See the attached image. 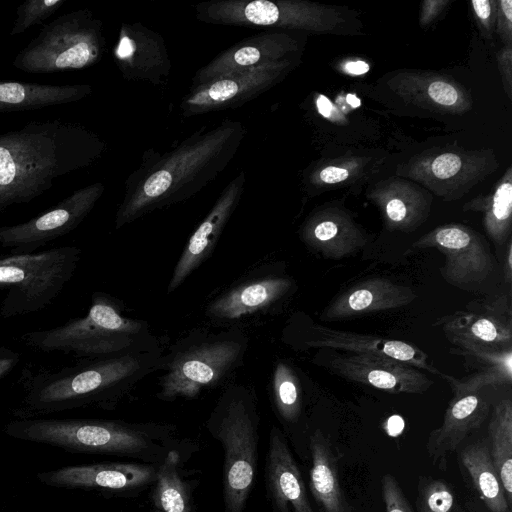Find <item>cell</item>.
I'll return each instance as SVG.
<instances>
[{"label": "cell", "instance_id": "6da1fadb", "mask_svg": "<svg viewBox=\"0 0 512 512\" xmlns=\"http://www.w3.org/2000/svg\"><path fill=\"white\" fill-rule=\"evenodd\" d=\"M246 136L240 121L224 119L197 132L165 153L146 151L125 181L115 228L190 199L229 165Z\"/></svg>", "mask_w": 512, "mask_h": 512}, {"label": "cell", "instance_id": "7a4b0ae2", "mask_svg": "<svg viewBox=\"0 0 512 512\" xmlns=\"http://www.w3.org/2000/svg\"><path fill=\"white\" fill-rule=\"evenodd\" d=\"M105 150L92 130L60 119L0 133V212L33 201L56 179L95 163Z\"/></svg>", "mask_w": 512, "mask_h": 512}, {"label": "cell", "instance_id": "3957f363", "mask_svg": "<svg viewBox=\"0 0 512 512\" xmlns=\"http://www.w3.org/2000/svg\"><path fill=\"white\" fill-rule=\"evenodd\" d=\"M158 346L84 359L59 370H41L24 380L15 419L87 407L110 408L137 382L159 369Z\"/></svg>", "mask_w": 512, "mask_h": 512}, {"label": "cell", "instance_id": "277c9868", "mask_svg": "<svg viewBox=\"0 0 512 512\" xmlns=\"http://www.w3.org/2000/svg\"><path fill=\"white\" fill-rule=\"evenodd\" d=\"M12 438L50 445L70 453L108 454L159 465L172 446V426L101 419H13L4 428Z\"/></svg>", "mask_w": 512, "mask_h": 512}, {"label": "cell", "instance_id": "5b68a950", "mask_svg": "<svg viewBox=\"0 0 512 512\" xmlns=\"http://www.w3.org/2000/svg\"><path fill=\"white\" fill-rule=\"evenodd\" d=\"M22 339L40 351L69 353L84 359L157 346L150 340L147 323L122 315L116 301L104 293H94L85 316L54 328L28 332Z\"/></svg>", "mask_w": 512, "mask_h": 512}, {"label": "cell", "instance_id": "8992f818", "mask_svg": "<svg viewBox=\"0 0 512 512\" xmlns=\"http://www.w3.org/2000/svg\"><path fill=\"white\" fill-rule=\"evenodd\" d=\"M255 396L244 387L228 388L212 410L206 427L224 451L225 512H243L258 462L260 416Z\"/></svg>", "mask_w": 512, "mask_h": 512}, {"label": "cell", "instance_id": "52a82bcc", "mask_svg": "<svg viewBox=\"0 0 512 512\" xmlns=\"http://www.w3.org/2000/svg\"><path fill=\"white\" fill-rule=\"evenodd\" d=\"M246 349L247 338L240 330L192 332L162 355L158 398H195L236 369Z\"/></svg>", "mask_w": 512, "mask_h": 512}, {"label": "cell", "instance_id": "ba28073f", "mask_svg": "<svg viewBox=\"0 0 512 512\" xmlns=\"http://www.w3.org/2000/svg\"><path fill=\"white\" fill-rule=\"evenodd\" d=\"M80 256L76 246L0 255L1 316H24L50 305L73 277Z\"/></svg>", "mask_w": 512, "mask_h": 512}, {"label": "cell", "instance_id": "9c48e42d", "mask_svg": "<svg viewBox=\"0 0 512 512\" xmlns=\"http://www.w3.org/2000/svg\"><path fill=\"white\" fill-rule=\"evenodd\" d=\"M105 45L102 21L89 9H78L42 24L12 65L34 74L81 70L102 59Z\"/></svg>", "mask_w": 512, "mask_h": 512}, {"label": "cell", "instance_id": "30bf717a", "mask_svg": "<svg viewBox=\"0 0 512 512\" xmlns=\"http://www.w3.org/2000/svg\"><path fill=\"white\" fill-rule=\"evenodd\" d=\"M200 22L216 25L337 33L345 17L336 6L305 0H210L195 6Z\"/></svg>", "mask_w": 512, "mask_h": 512}, {"label": "cell", "instance_id": "8fae6325", "mask_svg": "<svg viewBox=\"0 0 512 512\" xmlns=\"http://www.w3.org/2000/svg\"><path fill=\"white\" fill-rule=\"evenodd\" d=\"M499 168L492 149L430 150L413 156L396 175L415 182L444 201L464 197Z\"/></svg>", "mask_w": 512, "mask_h": 512}, {"label": "cell", "instance_id": "7c38bea8", "mask_svg": "<svg viewBox=\"0 0 512 512\" xmlns=\"http://www.w3.org/2000/svg\"><path fill=\"white\" fill-rule=\"evenodd\" d=\"M297 63L296 58L284 59L190 87L180 102L181 114L192 117L240 107L281 82Z\"/></svg>", "mask_w": 512, "mask_h": 512}, {"label": "cell", "instance_id": "4fadbf2b", "mask_svg": "<svg viewBox=\"0 0 512 512\" xmlns=\"http://www.w3.org/2000/svg\"><path fill=\"white\" fill-rule=\"evenodd\" d=\"M413 247L436 248L445 261L440 272L450 285L473 290L493 271V259L484 238L463 224H445L436 227L413 243Z\"/></svg>", "mask_w": 512, "mask_h": 512}, {"label": "cell", "instance_id": "5bb4252c", "mask_svg": "<svg viewBox=\"0 0 512 512\" xmlns=\"http://www.w3.org/2000/svg\"><path fill=\"white\" fill-rule=\"evenodd\" d=\"M105 186L95 182L80 188L50 210L30 220L0 227V246L13 254L34 253L76 229L101 198Z\"/></svg>", "mask_w": 512, "mask_h": 512}, {"label": "cell", "instance_id": "9a60e30c", "mask_svg": "<svg viewBox=\"0 0 512 512\" xmlns=\"http://www.w3.org/2000/svg\"><path fill=\"white\" fill-rule=\"evenodd\" d=\"M324 365L332 373L351 382L393 394H422L433 381L409 364L372 354L329 353Z\"/></svg>", "mask_w": 512, "mask_h": 512}, {"label": "cell", "instance_id": "2e32d148", "mask_svg": "<svg viewBox=\"0 0 512 512\" xmlns=\"http://www.w3.org/2000/svg\"><path fill=\"white\" fill-rule=\"evenodd\" d=\"M157 465L137 462H100L70 465L37 473L46 486L64 489L126 492L155 482Z\"/></svg>", "mask_w": 512, "mask_h": 512}, {"label": "cell", "instance_id": "e0dca14e", "mask_svg": "<svg viewBox=\"0 0 512 512\" xmlns=\"http://www.w3.org/2000/svg\"><path fill=\"white\" fill-rule=\"evenodd\" d=\"M300 49V41L284 31L271 30L246 37L198 69L191 79V87L234 72L295 58Z\"/></svg>", "mask_w": 512, "mask_h": 512}, {"label": "cell", "instance_id": "ac0fdd59", "mask_svg": "<svg viewBox=\"0 0 512 512\" xmlns=\"http://www.w3.org/2000/svg\"><path fill=\"white\" fill-rule=\"evenodd\" d=\"M113 56L122 77L163 85L172 69L164 38L141 23H123Z\"/></svg>", "mask_w": 512, "mask_h": 512}, {"label": "cell", "instance_id": "d6986e66", "mask_svg": "<svg viewBox=\"0 0 512 512\" xmlns=\"http://www.w3.org/2000/svg\"><path fill=\"white\" fill-rule=\"evenodd\" d=\"M244 170L224 187L213 207L189 238L173 270L168 293L174 292L212 253L244 193Z\"/></svg>", "mask_w": 512, "mask_h": 512}, {"label": "cell", "instance_id": "ffe728a7", "mask_svg": "<svg viewBox=\"0 0 512 512\" xmlns=\"http://www.w3.org/2000/svg\"><path fill=\"white\" fill-rule=\"evenodd\" d=\"M406 103L440 114H464L472 108L465 87L450 76L433 71L401 70L388 81Z\"/></svg>", "mask_w": 512, "mask_h": 512}, {"label": "cell", "instance_id": "44dd1931", "mask_svg": "<svg viewBox=\"0 0 512 512\" xmlns=\"http://www.w3.org/2000/svg\"><path fill=\"white\" fill-rule=\"evenodd\" d=\"M304 344L308 348H329L388 357L438 376L441 373L420 348L397 339L337 330L311 323Z\"/></svg>", "mask_w": 512, "mask_h": 512}, {"label": "cell", "instance_id": "7402d4cb", "mask_svg": "<svg viewBox=\"0 0 512 512\" xmlns=\"http://www.w3.org/2000/svg\"><path fill=\"white\" fill-rule=\"evenodd\" d=\"M264 478L272 512H314L299 467L277 427L269 434Z\"/></svg>", "mask_w": 512, "mask_h": 512}, {"label": "cell", "instance_id": "603a6c76", "mask_svg": "<svg viewBox=\"0 0 512 512\" xmlns=\"http://www.w3.org/2000/svg\"><path fill=\"white\" fill-rule=\"evenodd\" d=\"M367 197L380 210L383 224L389 231H415L427 220L432 207L430 192L401 177L377 182L369 189Z\"/></svg>", "mask_w": 512, "mask_h": 512}, {"label": "cell", "instance_id": "cb8c5ba5", "mask_svg": "<svg viewBox=\"0 0 512 512\" xmlns=\"http://www.w3.org/2000/svg\"><path fill=\"white\" fill-rule=\"evenodd\" d=\"M436 324L462 354L474 356L482 352L511 349L512 327L509 319L488 309L482 313L458 311L444 316Z\"/></svg>", "mask_w": 512, "mask_h": 512}, {"label": "cell", "instance_id": "d4e9b609", "mask_svg": "<svg viewBox=\"0 0 512 512\" xmlns=\"http://www.w3.org/2000/svg\"><path fill=\"white\" fill-rule=\"evenodd\" d=\"M300 238L311 250L333 260L351 256L368 243L367 235L352 216L332 206L311 214L300 229Z\"/></svg>", "mask_w": 512, "mask_h": 512}, {"label": "cell", "instance_id": "484cf974", "mask_svg": "<svg viewBox=\"0 0 512 512\" xmlns=\"http://www.w3.org/2000/svg\"><path fill=\"white\" fill-rule=\"evenodd\" d=\"M416 298L417 294L410 287L374 277L356 283L336 296L322 312L321 319L334 321L397 309Z\"/></svg>", "mask_w": 512, "mask_h": 512}, {"label": "cell", "instance_id": "4316f807", "mask_svg": "<svg viewBox=\"0 0 512 512\" xmlns=\"http://www.w3.org/2000/svg\"><path fill=\"white\" fill-rule=\"evenodd\" d=\"M489 411V403L477 393L453 398L441 426L432 430L427 439L426 451L432 464L445 471L449 455L482 425Z\"/></svg>", "mask_w": 512, "mask_h": 512}, {"label": "cell", "instance_id": "83f0119b", "mask_svg": "<svg viewBox=\"0 0 512 512\" xmlns=\"http://www.w3.org/2000/svg\"><path fill=\"white\" fill-rule=\"evenodd\" d=\"M309 451V488L319 511L352 512L340 484L337 456L321 430L317 429L310 435Z\"/></svg>", "mask_w": 512, "mask_h": 512}, {"label": "cell", "instance_id": "f1b7e54d", "mask_svg": "<svg viewBox=\"0 0 512 512\" xmlns=\"http://www.w3.org/2000/svg\"><path fill=\"white\" fill-rule=\"evenodd\" d=\"M292 285L291 279L286 277L256 278L223 293L209 304L207 313L215 319H238L271 306L284 297Z\"/></svg>", "mask_w": 512, "mask_h": 512}, {"label": "cell", "instance_id": "f546056e", "mask_svg": "<svg viewBox=\"0 0 512 512\" xmlns=\"http://www.w3.org/2000/svg\"><path fill=\"white\" fill-rule=\"evenodd\" d=\"M91 93L92 86L88 84L47 85L0 81V114L76 102Z\"/></svg>", "mask_w": 512, "mask_h": 512}, {"label": "cell", "instance_id": "4dcf8cb0", "mask_svg": "<svg viewBox=\"0 0 512 512\" xmlns=\"http://www.w3.org/2000/svg\"><path fill=\"white\" fill-rule=\"evenodd\" d=\"M460 462L489 512H510L504 487L493 464L488 444L477 441L460 453Z\"/></svg>", "mask_w": 512, "mask_h": 512}, {"label": "cell", "instance_id": "1f68e13d", "mask_svg": "<svg viewBox=\"0 0 512 512\" xmlns=\"http://www.w3.org/2000/svg\"><path fill=\"white\" fill-rule=\"evenodd\" d=\"M464 211L483 214V225L488 237L497 246L510 240L512 228V168L509 166L492 192L477 196L463 206Z\"/></svg>", "mask_w": 512, "mask_h": 512}, {"label": "cell", "instance_id": "d6a6232c", "mask_svg": "<svg viewBox=\"0 0 512 512\" xmlns=\"http://www.w3.org/2000/svg\"><path fill=\"white\" fill-rule=\"evenodd\" d=\"M489 452L508 500L512 503V403L500 400L488 426Z\"/></svg>", "mask_w": 512, "mask_h": 512}, {"label": "cell", "instance_id": "836d02e7", "mask_svg": "<svg viewBox=\"0 0 512 512\" xmlns=\"http://www.w3.org/2000/svg\"><path fill=\"white\" fill-rule=\"evenodd\" d=\"M180 453L177 449L168 452L157 465L152 500L163 512H194L188 484L179 472Z\"/></svg>", "mask_w": 512, "mask_h": 512}, {"label": "cell", "instance_id": "e575fe53", "mask_svg": "<svg viewBox=\"0 0 512 512\" xmlns=\"http://www.w3.org/2000/svg\"><path fill=\"white\" fill-rule=\"evenodd\" d=\"M370 159L366 157H341L323 162L308 175V184L315 188H327L353 184L364 176Z\"/></svg>", "mask_w": 512, "mask_h": 512}, {"label": "cell", "instance_id": "d590c367", "mask_svg": "<svg viewBox=\"0 0 512 512\" xmlns=\"http://www.w3.org/2000/svg\"><path fill=\"white\" fill-rule=\"evenodd\" d=\"M273 394L281 420L292 425L298 422L302 410L301 389L292 368L284 362L276 365L273 375Z\"/></svg>", "mask_w": 512, "mask_h": 512}, {"label": "cell", "instance_id": "8d00e7d4", "mask_svg": "<svg viewBox=\"0 0 512 512\" xmlns=\"http://www.w3.org/2000/svg\"><path fill=\"white\" fill-rule=\"evenodd\" d=\"M415 502L417 512H459L454 489L440 478L420 476Z\"/></svg>", "mask_w": 512, "mask_h": 512}, {"label": "cell", "instance_id": "74e56055", "mask_svg": "<svg viewBox=\"0 0 512 512\" xmlns=\"http://www.w3.org/2000/svg\"><path fill=\"white\" fill-rule=\"evenodd\" d=\"M451 387L454 398L476 394L481 388L490 385L511 383L512 365L491 364L471 376L458 379L443 372L439 375Z\"/></svg>", "mask_w": 512, "mask_h": 512}, {"label": "cell", "instance_id": "f35d334b", "mask_svg": "<svg viewBox=\"0 0 512 512\" xmlns=\"http://www.w3.org/2000/svg\"><path fill=\"white\" fill-rule=\"evenodd\" d=\"M67 0H27L16 9V19L9 33L19 35L42 22L58 11Z\"/></svg>", "mask_w": 512, "mask_h": 512}, {"label": "cell", "instance_id": "ab89813d", "mask_svg": "<svg viewBox=\"0 0 512 512\" xmlns=\"http://www.w3.org/2000/svg\"><path fill=\"white\" fill-rule=\"evenodd\" d=\"M382 499L386 512H414L399 482L390 473L381 480Z\"/></svg>", "mask_w": 512, "mask_h": 512}, {"label": "cell", "instance_id": "60d3db41", "mask_svg": "<svg viewBox=\"0 0 512 512\" xmlns=\"http://www.w3.org/2000/svg\"><path fill=\"white\" fill-rule=\"evenodd\" d=\"M480 32L488 40H492L495 30L496 0H472L470 2Z\"/></svg>", "mask_w": 512, "mask_h": 512}, {"label": "cell", "instance_id": "b9f144b4", "mask_svg": "<svg viewBox=\"0 0 512 512\" xmlns=\"http://www.w3.org/2000/svg\"><path fill=\"white\" fill-rule=\"evenodd\" d=\"M495 31L504 45L512 46V0H496Z\"/></svg>", "mask_w": 512, "mask_h": 512}, {"label": "cell", "instance_id": "7bdbcfd3", "mask_svg": "<svg viewBox=\"0 0 512 512\" xmlns=\"http://www.w3.org/2000/svg\"><path fill=\"white\" fill-rule=\"evenodd\" d=\"M497 62L504 91L509 99L512 97V46L504 45L497 53Z\"/></svg>", "mask_w": 512, "mask_h": 512}, {"label": "cell", "instance_id": "ee69618b", "mask_svg": "<svg viewBox=\"0 0 512 512\" xmlns=\"http://www.w3.org/2000/svg\"><path fill=\"white\" fill-rule=\"evenodd\" d=\"M451 3L450 0H425L421 4L419 24L422 28L429 26L444 9Z\"/></svg>", "mask_w": 512, "mask_h": 512}, {"label": "cell", "instance_id": "f6af8a7d", "mask_svg": "<svg viewBox=\"0 0 512 512\" xmlns=\"http://www.w3.org/2000/svg\"><path fill=\"white\" fill-rule=\"evenodd\" d=\"M20 360L19 354L7 347H0V380L3 379Z\"/></svg>", "mask_w": 512, "mask_h": 512}, {"label": "cell", "instance_id": "bcb514c9", "mask_svg": "<svg viewBox=\"0 0 512 512\" xmlns=\"http://www.w3.org/2000/svg\"><path fill=\"white\" fill-rule=\"evenodd\" d=\"M343 70L347 74L360 75L369 70V65L364 61H350L343 65Z\"/></svg>", "mask_w": 512, "mask_h": 512}, {"label": "cell", "instance_id": "7dc6e473", "mask_svg": "<svg viewBox=\"0 0 512 512\" xmlns=\"http://www.w3.org/2000/svg\"><path fill=\"white\" fill-rule=\"evenodd\" d=\"M317 107L319 112L327 118L334 119L335 113L332 112L333 104L325 98L323 95H319L317 98Z\"/></svg>", "mask_w": 512, "mask_h": 512}, {"label": "cell", "instance_id": "c3c4849f", "mask_svg": "<svg viewBox=\"0 0 512 512\" xmlns=\"http://www.w3.org/2000/svg\"><path fill=\"white\" fill-rule=\"evenodd\" d=\"M505 277L508 283L512 280V243L511 240L507 243V255H506V268H505Z\"/></svg>", "mask_w": 512, "mask_h": 512}, {"label": "cell", "instance_id": "681fc988", "mask_svg": "<svg viewBox=\"0 0 512 512\" xmlns=\"http://www.w3.org/2000/svg\"><path fill=\"white\" fill-rule=\"evenodd\" d=\"M153 512H163V511L156 508Z\"/></svg>", "mask_w": 512, "mask_h": 512}]
</instances>
